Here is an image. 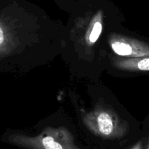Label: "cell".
Listing matches in <instances>:
<instances>
[{
  "instance_id": "obj_2",
  "label": "cell",
  "mask_w": 149,
  "mask_h": 149,
  "mask_svg": "<svg viewBox=\"0 0 149 149\" xmlns=\"http://www.w3.org/2000/svg\"><path fill=\"white\" fill-rule=\"evenodd\" d=\"M42 149H69L66 148V144L61 143L54 137L47 135L42 138L40 143Z\"/></svg>"
},
{
  "instance_id": "obj_3",
  "label": "cell",
  "mask_w": 149,
  "mask_h": 149,
  "mask_svg": "<svg viewBox=\"0 0 149 149\" xmlns=\"http://www.w3.org/2000/svg\"><path fill=\"white\" fill-rule=\"evenodd\" d=\"M112 48L116 54L121 56H128L132 54V48L130 45L123 42H114Z\"/></svg>"
},
{
  "instance_id": "obj_1",
  "label": "cell",
  "mask_w": 149,
  "mask_h": 149,
  "mask_svg": "<svg viewBox=\"0 0 149 149\" xmlns=\"http://www.w3.org/2000/svg\"><path fill=\"white\" fill-rule=\"evenodd\" d=\"M98 126L100 131L104 135H109L113 132V125L110 116L106 113H101L98 117Z\"/></svg>"
},
{
  "instance_id": "obj_6",
  "label": "cell",
  "mask_w": 149,
  "mask_h": 149,
  "mask_svg": "<svg viewBox=\"0 0 149 149\" xmlns=\"http://www.w3.org/2000/svg\"><path fill=\"white\" fill-rule=\"evenodd\" d=\"M148 149H149V145H148Z\"/></svg>"
},
{
  "instance_id": "obj_4",
  "label": "cell",
  "mask_w": 149,
  "mask_h": 149,
  "mask_svg": "<svg viewBox=\"0 0 149 149\" xmlns=\"http://www.w3.org/2000/svg\"><path fill=\"white\" fill-rule=\"evenodd\" d=\"M102 31V24L100 22H97L94 24V27H93L92 31H91V34L89 37L90 42H94L97 41L100 37V34Z\"/></svg>"
},
{
  "instance_id": "obj_5",
  "label": "cell",
  "mask_w": 149,
  "mask_h": 149,
  "mask_svg": "<svg viewBox=\"0 0 149 149\" xmlns=\"http://www.w3.org/2000/svg\"><path fill=\"white\" fill-rule=\"evenodd\" d=\"M133 149H141V146H140V144L137 145V146H136Z\"/></svg>"
}]
</instances>
